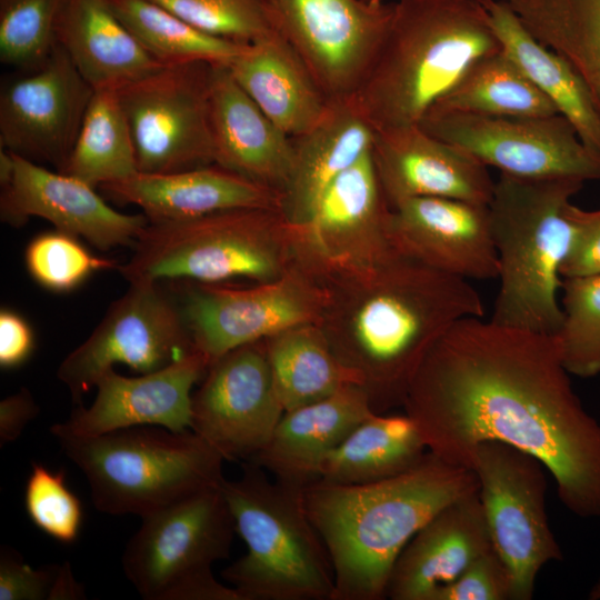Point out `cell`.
I'll return each instance as SVG.
<instances>
[{
  "mask_svg": "<svg viewBox=\"0 0 600 600\" xmlns=\"http://www.w3.org/2000/svg\"><path fill=\"white\" fill-rule=\"evenodd\" d=\"M553 334L482 318L453 324L421 357L403 401L427 449L471 469L487 441L539 459L574 516L600 517V422L583 407Z\"/></svg>",
  "mask_w": 600,
  "mask_h": 600,
  "instance_id": "cell-1",
  "label": "cell"
},
{
  "mask_svg": "<svg viewBox=\"0 0 600 600\" xmlns=\"http://www.w3.org/2000/svg\"><path fill=\"white\" fill-rule=\"evenodd\" d=\"M479 489L472 469L429 452L412 469L362 484L317 480L304 508L328 552L333 600H380L399 554L451 501Z\"/></svg>",
  "mask_w": 600,
  "mask_h": 600,
  "instance_id": "cell-2",
  "label": "cell"
},
{
  "mask_svg": "<svg viewBox=\"0 0 600 600\" xmlns=\"http://www.w3.org/2000/svg\"><path fill=\"white\" fill-rule=\"evenodd\" d=\"M500 49L482 0H397L352 100L376 131L419 124L477 59Z\"/></svg>",
  "mask_w": 600,
  "mask_h": 600,
  "instance_id": "cell-3",
  "label": "cell"
},
{
  "mask_svg": "<svg viewBox=\"0 0 600 600\" xmlns=\"http://www.w3.org/2000/svg\"><path fill=\"white\" fill-rule=\"evenodd\" d=\"M583 183L503 173L494 181L488 204L500 280L490 319L494 323L557 334L561 267L573 234L568 208Z\"/></svg>",
  "mask_w": 600,
  "mask_h": 600,
  "instance_id": "cell-4",
  "label": "cell"
},
{
  "mask_svg": "<svg viewBox=\"0 0 600 600\" xmlns=\"http://www.w3.org/2000/svg\"><path fill=\"white\" fill-rule=\"evenodd\" d=\"M247 552L222 571L241 600H333L334 576L304 508L303 489L271 480L246 461L222 482Z\"/></svg>",
  "mask_w": 600,
  "mask_h": 600,
  "instance_id": "cell-5",
  "label": "cell"
},
{
  "mask_svg": "<svg viewBox=\"0 0 600 600\" xmlns=\"http://www.w3.org/2000/svg\"><path fill=\"white\" fill-rule=\"evenodd\" d=\"M86 476L96 508L140 518L220 486L223 457L192 430L138 426L57 438Z\"/></svg>",
  "mask_w": 600,
  "mask_h": 600,
  "instance_id": "cell-6",
  "label": "cell"
},
{
  "mask_svg": "<svg viewBox=\"0 0 600 600\" xmlns=\"http://www.w3.org/2000/svg\"><path fill=\"white\" fill-rule=\"evenodd\" d=\"M416 262L399 266L391 283L368 298L354 319L376 383L402 400L424 352L460 320L484 316L481 296L469 280Z\"/></svg>",
  "mask_w": 600,
  "mask_h": 600,
  "instance_id": "cell-7",
  "label": "cell"
},
{
  "mask_svg": "<svg viewBox=\"0 0 600 600\" xmlns=\"http://www.w3.org/2000/svg\"><path fill=\"white\" fill-rule=\"evenodd\" d=\"M141 519L121 562L143 599L241 600L212 572L229 557L236 533L222 483Z\"/></svg>",
  "mask_w": 600,
  "mask_h": 600,
  "instance_id": "cell-8",
  "label": "cell"
},
{
  "mask_svg": "<svg viewBox=\"0 0 600 600\" xmlns=\"http://www.w3.org/2000/svg\"><path fill=\"white\" fill-rule=\"evenodd\" d=\"M271 209H232L169 222H149L131 258L118 266L129 282L269 279L276 269L260 236Z\"/></svg>",
  "mask_w": 600,
  "mask_h": 600,
  "instance_id": "cell-9",
  "label": "cell"
},
{
  "mask_svg": "<svg viewBox=\"0 0 600 600\" xmlns=\"http://www.w3.org/2000/svg\"><path fill=\"white\" fill-rule=\"evenodd\" d=\"M474 471L492 548L512 580V600H530L537 576L562 560L546 512V466L532 454L500 441L474 451Z\"/></svg>",
  "mask_w": 600,
  "mask_h": 600,
  "instance_id": "cell-10",
  "label": "cell"
},
{
  "mask_svg": "<svg viewBox=\"0 0 600 600\" xmlns=\"http://www.w3.org/2000/svg\"><path fill=\"white\" fill-rule=\"evenodd\" d=\"M129 284L90 336L58 367L57 377L74 403H80L114 364H126L143 374L196 350L180 303L162 283Z\"/></svg>",
  "mask_w": 600,
  "mask_h": 600,
  "instance_id": "cell-11",
  "label": "cell"
},
{
  "mask_svg": "<svg viewBox=\"0 0 600 600\" xmlns=\"http://www.w3.org/2000/svg\"><path fill=\"white\" fill-rule=\"evenodd\" d=\"M212 64L162 66L117 89L142 173L213 163L209 130Z\"/></svg>",
  "mask_w": 600,
  "mask_h": 600,
  "instance_id": "cell-12",
  "label": "cell"
},
{
  "mask_svg": "<svg viewBox=\"0 0 600 600\" xmlns=\"http://www.w3.org/2000/svg\"><path fill=\"white\" fill-rule=\"evenodd\" d=\"M419 126L503 174L600 180V160L561 114L500 117L430 111Z\"/></svg>",
  "mask_w": 600,
  "mask_h": 600,
  "instance_id": "cell-13",
  "label": "cell"
},
{
  "mask_svg": "<svg viewBox=\"0 0 600 600\" xmlns=\"http://www.w3.org/2000/svg\"><path fill=\"white\" fill-rule=\"evenodd\" d=\"M278 33L329 101L350 99L389 27L393 2L267 0Z\"/></svg>",
  "mask_w": 600,
  "mask_h": 600,
  "instance_id": "cell-14",
  "label": "cell"
},
{
  "mask_svg": "<svg viewBox=\"0 0 600 600\" xmlns=\"http://www.w3.org/2000/svg\"><path fill=\"white\" fill-rule=\"evenodd\" d=\"M257 342L212 361L192 394L190 429L224 460H252L284 413L267 348Z\"/></svg>",
  "mask_w": 600,
  "mask_h": 600,
  "instance_id": "cell-15",
  "label": "cell"
},
{
  "mask_svg": "<svg viewBox=\"0 0 600 600\" xmlns=\"http://www.w3.org/2000/svg\"><path fill=\"white\" fill-rule=\"evenodd\" d=\"M94 89L56 43L39 66L18 71L0 91V147L61 171Z\"/></svg>",
  "mask_w": 600,
  "mask_h": 600,
  "instance_id": "cell-16",
  "label": "cell"
},
{
  "mask_svg": "<svg viewBox=\"0 0 600 600\" xmlns=\"http://www.w3.org/2000/svg\"><path fill=\"white\" fill-rule=\"evenodd\" d=\"M14 156L13 179L1 188L2 222L20 228L30 218L39 217L51 222L56 230L83 238L101 251L133 247L149 224L143 213L114 210L94 187L80 179Z\"/></svg>",
  "mask_w": 600,
  "mask_h": 600,
  "instance_id": "cell-17",
  "label": "cell"
},
{
  "mask_svg": "<svg viewBox=\"0 0 600 600\" xmlns=\"http://www.w3.org/2000/svg\"><path fill=\"white\" fill-rule=\"evenodd\" d=\"M209 364L194 350L160 370L138 377H124L112 368L97 381L91 406L77 407L67 421L53 424L50 431L56 438L96 437L138 426L186 431L191 427L192 387Z\"/></svg>",
  "mask_w": 600,
  "mask_h": 600,
  "instance_id": "cell-18",
  "label": "cell"
},
{
  "mask_svg": "<svg viewBox=\"0 0 600 600\" xmlns=\"http://www.w3.org/2000/svg\"><path fill=\"white\" fill-rule=\"evenodd\" d=\"M388 236L401 254L441 272L466 280L499 276L488 204L410 198L392 208Z\"/></svg>",
  "mask_w": 600,
  "mask_h": 600,
  "instance_id": "cell-19",
  "label": "cell"
},
{
  "mask_svg": "<svg viewBox=\"0 0 600 600\" xmlns=\"http://www.w3.org/2000/svg\"><path fill=\"white\" fill-rule=\"evenodd\" d=\"M372 158L389 204L441 197L489 204L494 181L488 167L419 124L376 131Z\"/></svg>",
  "mask_w": 600,
  "mask_h": 600,
  "instance_id": "cell-20",
  "label": "cell"
},
{
  "mask_svg": "<svg viewBox=\"0 0 600 600\" xmlns=\"http://www.w3.org/2000/svg\"><path fill=\"white\" fill-rule=\"evenodd\" d=\"M179 301L194 349L211 363L229 351L302 326L308 303L290 284L190 287Z\"/></svg>",
  "mask_w": 600,
  "mask_h": 600,
  "instance_id": "cell-21",
  "label": "cell"
},
{
  "mask_svg": "<svg viewBox=\"0 0 600 600\" xmlns=\"http://www.w3.org/2000/svg\"><path fill=\"white\" fill-rule=\"evenodd\" d=\"M209 130L213 163L280 197L293 143L248 96L227 66H212Z\"/></svg>",
  "mask_w": 600,
  "mask_h": 600,
  "instance_id": "cell-22",
  "label": "cell"
},
{
  "mask_svg": "<svg viewBox=\"0 0 600 600\" xmlns=\"http://www.w3.org/2000/svg\"><path fill=\"white\" fill-rule=\"evenodd\" d=\"M478 490L448 503L414 533L394 562L386 597L431 600L492 548Z\"/></svg>",
  "mask_w": 600,
  "mask_h": 600,
  "instance_id": "cell-23",
  "label": "cell"
},
{
  "mask_svg": "<svg viewBox=\"0 0 600 600\" xmlns=\"http://www.w3.org/2000/svg\"><path fill=\"white\" fill-rule=\"evenodd\" d=\"M119 203L134 204L149 222L194 219L248 208L274 209L279 194L216 163L171 173H142L101 186Z\"/></svg>",
  "mask_w": 600,
  "mask_h": 600,
  "instance_id": "cell-24",
  "label": "cell"
},
{
  "mask_svg": "<svg viewBox=\"0 0 600 600\" xmlns=\"http://www.w3.org/2000/svg\"><path fill=\"white\" fill-rule=\"evenodd\" d=\"M373 411L366 390L357 384L286 411L269 441L252 459L289 486L306 488L319 480L324 458Z\"/></svg>",
  "mask_w": 600,
  "mask_h": 600,
  "instance_id": "cell-25",
  "label": "cell"
},
{
  "mask_svg": "<svg viewBox=\"0 0 600 600\" xmlns=\"http://www.w3.org/2000/svg\"><path fill=\"white\" fill-rule=\"evenodd\" d=\"M374 134L376 130L350 98L330 101L317 124L291 138L292 164L279 200L287 220L307 228L327 187L371 151Z\"/></svg>",
  "mask_w": 600,
  "mask_h": 600,
  "instance_id": "cell-26",
  "label": "cell"
},
{
  "mask_svg": "<svg viewBox=\"0 0 600 600\" xmlns=\"http://www.w3.org/2000/svg\"><path fill=\"white\" fill-rule=\"evenodd\" d=\"M56 43L94 89H119L162 67L137 41L108 0H63Z\"/></svg>",
  "mask_w": 600,
  "mask_h": 600,
  "instance_id": "cell-27",
  "label": "cell"
},
{
  "mask_svg": "<svg viewBox=\"0 0 600 600\" xmlns=\"http://www.w3.org/2000/svg\"><path fill=\"white\" fill-rule=\"evenodd\" d=\"M228 68L248 96L290 138L310 130L329 107L324 92L281 36L250 44Z\"/></svg>",
  "mask_w": 600,
  "mask_h": 600,
  "instance_id": "cell-28",
  "label": "cell"
},
{
  "mask_svg": "<svg viewBox=\"0 0 600 600\" xmlns=\"http://www.w3.org/2000/svg\"><path fill=\"white\" fill-rule=\"evenodd\" d=\"M501 49L573 127L600 160V111L584 81L556 51L539 42L504 0H482Z\"/></svg>",
  "mask_w": 600,
  "mask_h": 600,
  "instance_id": "cell-29",
  "label": "cell"
},
{
  "mask_svg": "<svg viewBox=\"0 0 600 600\" xmlns=\"http://www.w3.org/2000/svg\"><path fill=\"white\" fill-rule=\"evenodd\" d=\"M427 453L417 427L407 414L373 413L324 458L319 480L338 484L374 482L412 469Z\"/></svg>",
  "mask_w": 600,
  "mask_h": 600,
  "instance_id": "cell-30",
  "label": "cell"
},
{
  "mask_svg": "<svg viewBox=\"0 0 600 600\" xmlns=\"http://www.w3.org/2000/svg\"><path fill=\"white\" fill-rule=\"evenodd\" d=\"M430 111L500 117L559 114L502 49L477 59Z\"/></svg>",
  "mask_w": 600,
  "mask_h": 600,
  "instance_id": "cell-31",
  "label": "cell"
},
{
  "mask_svg": "<svg viewBox=\"0 0 600 600\" xmlns=\"http://www.w3.org/2000/svg\"><path fill=\"white\" fill-rule=\"evenodd\" d=\"M530 33L578 72L600 111V0H504Z\"/></svg>",
  "mask_w": 600,
  "mask_h": 600,
  "instance_id": "cell-32",
  "label": "cell"
},
{
  "mask_svg": "<svg viewBox=\"0 0 600 600\" xmlns=\"http://www.w3.org/2000/svg\"><path fill=\"white\" fill-rule=\"evenodd\" d=\"M300 327L273 336L266 347L284 412L348 386L363 388L359 371L343 364L317 333Z\"/></svg>",
  "mask_w": 600,
  "mask_h": 600,
  "instance_id": "cell-33",
  "label": "cell"
},
{
  "mask_svg": "<svg viewBox=\"0 0 600 600\" xmlns=\"http://www.w3.org/2000/svg\"><path fill=\"white\" fill-rule=\"evenodd\" d=\"M60 172L94 188L139 172L131 131L117 89L94 90L72 151Z\"/></svg>",
  "mask_w": 600,
  "mask_h": 600,
  "instance_id": "cell-34",
  "label": "cell"
},
{
  "mask_svg": "<svg viewBox=\"0 0 600 600\" xmlns=\"http://www.w3.org/2000/svg\"><path fill=\"white\" fill-rule=\"evenodd\" d=\"M143 49L162 66L204 62L227 66L250 44L208 34L152 0H108Z\"/></svg>",
  "mask_w": 600,
  "mask_h": 600,
  "instance_id": "cell-35",
  "label": "cell"
},
{
  "mask_svg": "<svg viewBox=\"0 0 600 600\" xmlns=\"http://www.w3.org/2000/svg\"><path fill=\"white\" fill-rule=\"evenodd\" d=\"M386 202L369 151L330 182L307 228L322 240L326 236L349 234L362 228L388 231L391 212L386 211Z\"/></svg>",
  "mask_w": 600,
  "mask_h": 600,
  "instance_id": "cell-36",
  "label": "cell"
},
{
  "mask_svg": "<svg viewBox=\"0 0 600 600\" xmlns=\"http://www.w3.org/2000/svg\"><path fill=\"white\" fill-rule=\"evenodd\" d=\"M562 322L556 338L570 374L600 373V273L562 278Z\"/></svg>",
  "mask_w": 600,
  "mask_h": 600,
  "instance_id": "cell-37",
  "label": "cell"
},
{
  "mask_svg": "<svg viewBox=\"0 0 600 600\" xmlns=\"http://www.w3.org/2000/svg\"><path fill=\"white\" fill-rule=\"evenodd\" d=\"M63 0H0V61L30 70L51 53Z\"/></svg>",
  "mask_w": 600,
  "mask_h": 600,
  "instance_id": "cell-38",
  "label": "cell"
},
{
  "mask_svg": "<svg viewBox=\"0 0 600 600\" xmlns=\"http://www.w3.org/2000/svg\"><path fill=\"white\" fill-rule=\"evenodd\" d=\"M197 29L241 44L280 36L267 0H152Z\"/></svg>",
  "mask_w": 600,
  "mask_h": 600,
  "instance_id": "cell-39",
  "label": "cell"
},
{
  "mask_svg": "<svg viewBox=\"0 0 600 600\" xmlns=\"http://www.w3.org/2000/svg\"><path fill=\"white\" fill-rule=\"evenodd\" d=\"M24 263L39 286L57 293L70 292L92 273L119 266L113 260L96 257L79 238L59 230L31 239L24 250Z\"/></svg>",
  "mask_w": 600,
  "mask_h": 600,
  "instance_id": "cell-40",
  "label": "cell"
},
{
  "mask_svg": "<svg viewBox=\"0 0 600 600\" xmlns=\"http://www.w3.org/2000/svg\"><path fill=\"white\" fill-rule=\"evenodd\" d=\"M31 522L61 543L77 540L83 518L79 498L68 488L64 474L32 463L23 496Z\"/></svg>",
  "mask_w": 600,
  "mask_h": 600,
  "instance_id": "cell-41",
  "label": "cell"
},
{
  "mask_svg": "<svg viewBox=\"0 0 600 600\" xmlns=\"http://www.w3.org/2000/svg\"><path fill=\"white\" fill-rule=\"evenodd\" d=\"M512 600L510 572L493 548L472 561L456 579L439 587L431 600Z\"/></svg>",
  "mask_w": 600,
  "mask_h": 600,
  "instance_id": "cell-42",
  "label": "cell"
},
{
  "mask_svg": "<svg viewBox=\"0 0 600 600\" xmlns=\"http://www.w3.org/2000/svg\"><path fill=\"white\" fill-rule=\"evenodd\" d=\"M568 214L573 227L569 252L561 267L562 278L600 273V209L583 210L572 202Z\"/></svg>",
  "mask_w": 600,
  "mask_h": 600,
  "instance_id": "cell-43",
  "label": "cell"
},
{
  "mask_svg": "<svg viewBox=\"0 0 600 600\" xmlns=\"http://www.w3.org/2000/svg\"><path fill=\"white\" fill-rule=\"evenodd\" d=\"M58 568L33 569L16 551L2 548L0 600H49Z\"/></svg>",
  "mask_w": 600,
  "mask_h": 600,
  "instance_id": "cell-44",
  "label": "cell"
},
{
  "mask_svg": "<svg viewBox=\"0 0 600 600\" xmlns=\"http://www.w3.org/2000/svg\"><path fill=\"white\" fill-rule=\"evenodd\" d=\"M34 334L28 321L18 312L0 311V367L12 369L23 364L32 354Z\"/></svg>",
  "mask_w": 600,
  "mask_h": 600,
  "instance_id": "cell-45",
  "label": "cell"
},
{
  "mask_svg": "<svg viewBox=\"0 0 600 600\" xmlns=\"http://www.w3.org/2000/svg\"><path fill=\"white\" fill-rule=\"evenodd\" d=\"M39 407L28 389L0 402V446L17 440L27 424L38 414Z\"/></svg>",
  "mask_w": 600,
  "mask_h": 600,
  "instance_id": "cell-46",
  "label": "cell"
},
{
  "mask_svg": "<svg viewBox=\"0 0 600 600\" xmlns=\"http://www.w3.org/2000/svg\"><path fill=\"white\" fill-rule=\"evenodd\" d=\"M84 598L83 587L73 578L69 563L66 562L63 566H60L49 600H74Z\"/></svg>",
  "mask_w": 600,
  "mask_h": 600,
  "instance_id": "cell-47",
  "label": "cell"
},
{
  "mask_svg": "<svg viewBox=\"0 0 600 600\" xmlns=\"http://www.w3.org/2000/svg\"><path fill=\"white\" fill-rule=\"evenodd\" d=\"M16 171V156L13 152L0 147V186H8Z\"/></svg>",
  "mask_w": 600,
  "mask_h": 600,
  "instance_id": "cell-48",
  "label": "cell"
},
{
  "mask_svg": "<svg viewBox=\"0 0 600 600\" xmlns=\"http://www.w3.org/2000/svg\"><path fill=\"white\" fill-rule=\"evenodd\" d=\"M589 600H600V576L596 580V582L592 584V587L589 590L588 593Z\"/></svg>",
  "mask_w": 600,
  "mask_h": 600,
  "instance_id": "cell-49",
  "label": "cell"
},
{
  "mask_svg": "<svg viewBox=\"0 0 600 600\" xmlns=\"http://www.w3.org/2000/svg\"><path fill=\"white\" fill-rule=\"evenodd\" d=\"M368 2H382V1H386V0H366Z\"/></svg>",
  "mask_w": 600,
  "mask_h": 600,
  "instance_id": "cell-50",
  "label": "cell"
}]
</instances>
